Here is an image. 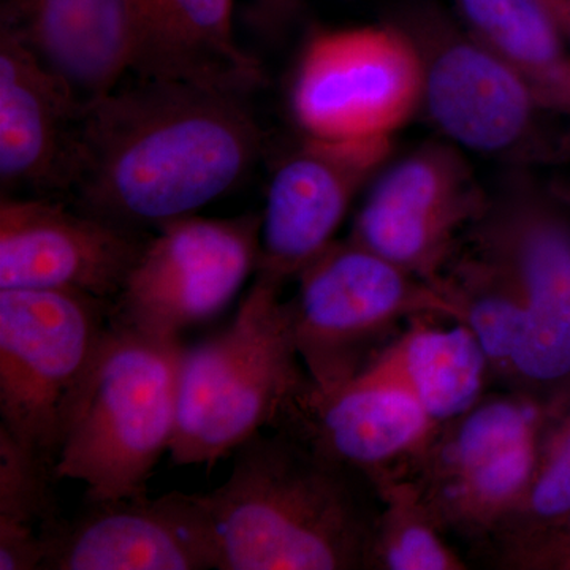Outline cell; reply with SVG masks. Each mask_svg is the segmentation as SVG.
I'll list each match as a JSON object with an SVG mask.
<instances>
[{
  "label": "cell",
  "instance_id": "6da1fadb",
  "mask_svg": "<svg viewBox=\"0 0 570 570\" xmlns=\"http://www.w3.org/2000/svg\"><path fill=\"white\" fill-rule=\"evenodd\" d=\"M81 142L73 205L146 232L245 181L264 134L243 94L135 77L89 100Z\"/></svg>",
  "mask_w": 570,
  "mask_h": 570
},
{
  "label": "cell",
  "instance_id": "7a4b0ae2",
  "mask_svg": "<svg viewBox=\"0 0 570 570\" xmlns=\"http://www.w3.org/2000/svg\"><path fill=\"white\" fill-rule=\"evenodd\" d=\"M352 468L292 431L239 445L230 475L202 494L219 570H348L373 562L374 528Z\"/></svg>",
  "mask_w": 570,
  "mask_h": 570
},
{
  "label": "cell",
  "instance_id": "3957f363",
  "mask_svg": "<svg viewBox=\"0 0 570 570\" xmlns=\"http://www.w3.org/2000/svg\"><path fill=\"white\" fill-rule=\"evenodd\" d=\"M181 336L156 335L112 316L86 374L56 474L85 485V499L145 497L170 452L178 419Z\"/></svg>",
  "mask_w": 570,
  "mask_h": 570
},
{
  "label": "cell",
  "instance_id": "277c9868",
  "mask_svg": "<svg viewBox=\"0 0 570 570\" xmlns=\"http://www.w3.org/2000/svg\"><path fill=\"white\" fill-rule=\"evenodd\" d=\"M283 283L255 273L232 324L186 347L179 374L175 464H212L276 428L309 387Z\"/></svg>",
  "mask_w": 570,
  "mask_h": 570
},
{
  "label": "cell",
  "instance_id": "5b68a950",
  "mask_svg": "<svg viewBox=\"0 0 570 570\" xmlns=\"http://www.w3.org/2000/svg\"><path fill=\"white\" fill-rule=\"evenodd\" d=\"M288 299L296 351L316 395H330L358 376L373 348L401 321H463L448 279L430 283L355 239L333 242L302 269Z\"/></svg>",
  "mask_w": 570,
  "mask_h": 570
},
{
  "label": "cell",
  "instance_id": "8992f818",
  "mask_svg": "<svg viewBox=\"0 0 570 570\" xmlns=\"http://www.w3.org/2000/svg\"><path fill=\"white\" fill-rule=\"evenodd\" d=\"M396 22L422 66V107L442 140L464 153L519 165L569 156L550 140L538 94L482 41L436 7H414Z\"/></svg>",
  "mask_w": 570,
  "mask_h": 570
},
{
  "label": "cell",
  "instance_id": "52a82bcc",
  "mask_svg": "<svg viewBox=\"0 0 570 570\" xmlns=\"http://www.w3.org/2000/svg\"><path fill=\"white\" fill-rule=\"evenodd\" d=\"M111 313L81 292L0 291V428L51 466Z\"/></svg>",
  "mask_w": 570,
  "mask_h": 570
},
{
  "label": "cell",
  "instance_id": "ba28073f",
  "mask_svg": "<svg viewBox=\"0 0 570 570\" xmlns=\"http://www.w3.org/2000/svg\"><path fill=\"white\" fill-rule=\"evenodd\" d=\"M475 255L517 292L523 340L512 367L553 396L570 389V205L560 187L513 175L487 202ZM551 396V397H553Z\"/></svg>",
  "mask_w": 570,
  "mask_h": 570
},
{
  "label": "cell",
  "instance_id": "9c48e42d",
  "mask_svg": "<svg viewBox=\"0 0 570 570\" xmlns=\"http://www.w3.org/2000/svg\"><path fill=\"white\" fill-rule=\"evenodd\" d=\"M422 107V66L400 22L317 33L292 89L305 135L332 140H393Z\"/></svg>",
  "mask_w": 570,
  "mask_h": 570
},
{
  "label": "cell",
  "instance_id": "30bf717a",
  "mask_svg": "<svg viewBox=\"0 0 570 570\" xmlns=\"http://www.w3.org/2000/svg\"><path fill=\"white\" fill-rule=\"evenodd\" d=\"M112 316L165 336L213 321L257 272L262 213L179 217L154 228Z\"/></svg>",
  "mask_w": 570,
  "mask_h": 570
},
{
  "label": "cell",
  "instance_id": "8fae6325",
  "mask_svg": "<svg viewBox=\"0 0 570 570\" xmlns=\"http://www.w3.org/2000/svg\"><path fill=\"white\" fill-rule=\"evenodd\" d=\"M487 202L464 151L445 140L426 142L376 176L351 238L412 275L442 283L456 236Z\"/></svg>",
  "mask_w": 570,
  "mask_h": 570
},
{
  "label": "cell",
  "instance_id": "7c38bea8",
  "mask_svg": "<svg viewBox=\"0 0 570 570\" xmlns=\"http://www.w3.org/2000/svg\"><path fill=\"white\" fill-rule=\"evenodd\" d=\"M41 570H219L202 494L85 499L71 519L40 530Z\"/></svg>",
  "mask_w": 570,
  "mask_h": 570
},
{
  "label": "cell",
  "instance_id": "4fadbf2b",
  "mask_svg": "<svg viewBox=\"0 0 570 570\" xmlns=\"http://www.w3.org/2000/svg\"><path fill=\"white\" fill-rule=\"evenodd\" d=\"M393 140L303 134L277 160L262 213L258 275L287 283L335 242L358 194L384 170Z\"/></svg>",
  "mask_w": 570,
  "mask_h": 570
},
{
  "label": "cell",
  "instance_id": "5bb4252c",
  "mask_svg": "<svg viewBox=\"0 0 570 570\" xmlns=\"http://www.w3.org/2000/svg\"><path fill=\"white\" fill-rule=\"evenodd\" d=\"M149 236L58 198L2 195L0 291H73L115 302Z\"/></svg>",
  "mask_w": 570,
  "mask_h": 570
},
{
  "label": "cell",
  "instance_id": "9a60e30c",
  "mask_svg": "<svg viewBox=\"0 0 570 570\" xmlns=\"http://www.w3.org/2000/svg\"><path fill=\"white\" fill-rule=\"evenodd\" d=\"M85 99L24 45L0 31V189L36 197L73 193Z\"/></svg>",
  "mask_w": 570,
  "mask_h": 570
},
{
  "label": "cell",
  "instance_id": "2e32d148",
  "mask_svg": "<svg viewBox=\"0 0 570 570\" xmlns=\"http://www.w3.org/2000/svg\"><path fill=\"white\" fill-rule=\"evenodd\" d=\"M130 9L135 77L243 96L264 85L261 62L236 41L234 0H130Z\"/></svg>",
  "mask_w": 570,
  "mask_h": 570
},
{
  "label": "cell",
  "instance_id": "e0dca14e",
  "mask_svg": "<svg viewBox=\"0 0 570 570\" xmlns=\"http://www.w3.org/2000/svg\"><path fill=\"white\" fill-rule=\"evenodd\" d=\"M0 31L86 102L121 85L134 51L130 0H0Z\"/></svg>",
  "mask_w": 570,
  "mask_h": 570
},
{
  "label": "cell",
  "instance_id": "ac0fdd59",
  "mask_svg": "<svg viewBox=\"0 0 570 570\" xmlns=\"http://www.w3.org/2000/svg\"><path fill=\"white\" fill-rule=\"evenodd\" d=\"M436 425L404 390L355 377L330 395H316L309 384L276 428L376 478L387 463L425 448Z\"/></svg>",
  "mask_w": 570,
  "mask_h": 570
},
{
  "label": "cell",
  "instance_id": "d6986e66",
  "mask_svg": "<svg viewBox=\"0 0 570 570\" xmlns=\"http://www.w3.org/2000/svg\"><path fill=\"white\" fill-rule=\"evenodd\" d=\"M417 318L400 340L379 352L356 377L404 390L436 422L460 419L475 406L489 363L468 325L436 328Z\"/></svg>",
  "mask_w": 570,
  "mask_h": 570
},
{
  "label": "cell",
  "instance_id": "ffe728a7",
  "mask_svg": "<svg viewBox=\"0 0 570 570\" xmlns=\"http://www.w3.org/2000/svg\"><path fill=\"white\" fill-rule=\"evenodd\" d=\"M459 20L538 94L570 116V47L546 0H453Z\"/></svg>",
  "mask_w": 570,
  "mask_h": 570
},
{
  "label": "cell",
  "instance_id": "44dd1931",
  "mask_svg": "<svg viewBox=\"0 0 570 570\" xmlns=\"http://www.w3.org/2000/svg\"><path fill=\"white\" fill-rule=\"evenodd\" d=\"M384 513L374 528L373 562L390 570H461L463 560L439 534L436 512L422 487L376 475Z\"/></svg>",
  "mask_w": 570,
  "mask_h": 570
},
{
  "label": "cell",
  "instance_id": "7402d4cb",
  "mask_svg": "<svg viewBox=\"0 0 570 570\" xmlns=\"http://www.w3.org/2000/svg\"><path fill=\"white\" fill-rule=\"evenodd\" d=\"M448 283L463 309L461 324L478 337L489 362L512 367L527 324L517 292L478 255L464 262Z\"/></svg>",
  "mask_w": 570,
  "mask_h": 570
},
{
  "label": "cell",
  "instance_id": "603a6c76",
  "mask_svg": "<svg viewBox=\"0 0 570 570\" xmlns=\"http://www.w3.org/2000/svg\"><path fill=\"white\" fill-rule=\"evenodd\" d=\"M570 513V389L551 397L543 409L538 460L520 509L515 539L557 523Z\"/></svg>",
  "mask_w": 570,
  "mask_h": 570
},
{
  "label": "cell",
  "instance_id": "cb8c5ba5",
  "mask_svg": "<svg viewBox=\"0 0 570 570\" xmlns=\"http://www.w3.org/2000/svg\"><path fill=\"white\" fill-rule=\"evenodd\" d=\"M56 468L0 428V519L41 530L58 519Z\"/></svg>",
  "mask_w": 570,
  "mask_h": 570
},
{
  "label": "cell",
  "instance_id": "d4e9b609",
  "mask_svg": "<svg viewBox=\"0 0 570 570\" xmlns=\"http://www.w3.org/2000/svg\"><path fill=\"white\" fill-rule=\"evenodd\" d=\"M45 546L31 524L0 519V570H41Z\"/></svg>",
  "mask_w": 570,
  "mask_h": 570
},
{
  "label": "cell",
  "instance_id": "484cf974",
  "mask_svg": "<svg viewBox=\"0 0 570 570\" xmlns=\"http://www.w3.org/2000/svg\"><path fill=\"white\" fill-rule=\"evenodd\" d=\"M303 0H250L253 20L264 31H283L298 17Z\"/></svg>",
  "mask_w": 570,
  "mask_h": 570
},
{
  "label": "cell",
  "instance_id": "4316f807",
  "mask_svg": "<svg viewBox=\"0 0 570 570\" xmlns=\"http://www.w3.org/2000/svg\"><path fill=\"white\" fill-rule=\"evenodd\" d=\"M570 47V0H546Z\"/></svg>",
  "mask_w": 570,
  "mask_h": 570
},
{
  "label": "cell",
  "instance_id": "83f0119b",
  "mask_svg": "<svg viewBox=\"0 0 570 570\" xmlns=\"http://www.w3.org/2000/svg\"><path fill=\"white\" fill-rule=\"evenodd\" d=\"M560 190L562 195H564L566 200H568L570 205V187H560Z\"/></svg>",
  "mask_w": 570,
  "mask_h": 570
}]
</instances>
